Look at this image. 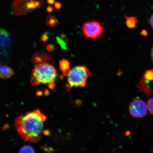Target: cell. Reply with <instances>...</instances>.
Wrapping results in <instances>:
<instances>
[{"label": "cell", "instance_id": "2e32d148", "mask_svg": "<svg viewBox=\"0 0 153 153\" xmlns=\"http://www.w3.org/2000/svg\"><path fill=\"white\" fill-rule=\"evenodd\" d=\"M147 107L149 112L153 115V97L148 101L147 102Z\"/></svg>", "mask_w": 153, "mask_h": 153}, {"label": "cell", "instance_id": "9c48e42d", "mask_svg": "<svg viewBox=\"0 0 153 153\" xmlns=\"http://www.w3.org/2000/svg\"><path fill=\"white\" fill-rule=\"evenodd\" d=\"M59 68L62 72L63 75L66 76L67 74L70 70V62L68 60L63 59L59 63Z\"/></svg>", "mask_w": 153, "mask_h": 153}, {"label": "cell", "instance_id": "e0dca14e", "mask_svg": "<svg viewBox=\"0 0 153 153\" xmlns=\"http://www.w3.org/2000/svg\"><path fill=\"white\" fill-rule=\"evenodd\" d=\"M48 36L47 34L45 33L43 34L41 36V40L44 43L46 42L48 39Z\"/></svg>", "mask_w": 153, "mask_h": 153}, {"label": "cell", "instance_id": "d6986e66", "mask_svg": "<svg viewBox=\"0 0 153 153\" xmlns=\"http://www.w3.org/2000/svg\"><path fill=\"white\" fill-rule=\"evenodd\" d=\"M54 7L55 8L57 9H60L62 7V4L59 2H56L55 3Z\"/></svg>", "mask_w": 153, "mask_h": 153}, {"label": "cell", "instance_id": "7402d4cb", "mask_svg": "<svg viewBox=\"0 0 153 153\" xmlns=\"http://www.w3.org/2000/svg\"><path fill=\"white\" fill-rule=\"evenodd\" d=\"M47 2L49 4H53L55 3V0H47Z\"/></svg>", "mask_w": 153, "mask_h": 153}, {"label": "cell", "instance_id": "5bb4252c", "mask_svg": "<svg viewBox=\"0 0 153 153\" xmlns=\"http://www.w3.org/2000/svg\"><path fill=\"white\" fill-rule=\"evenodd\" d=\"M143 78L147 81H153V69L148 70L145 71L143 75Z\"/></svg>", "mask_w": 153, "mask_h": 153}, {"label": "cell", "instance_id": "7c38bea8", "mask_svg": "<svg viewBox=\"0 0 153 153\" xmlns=\"http://www.w3.org/2000/svg\"><path fill=\"white\" fill-rule=\"evenodd\" d=\"M61 37V38L58 37H56L57 41L63 50H67L68 48L67 47L66 42V41H67V40H65L66 38L65 36L64 35V34H62Z\"/></svg>", "mask_w": 153, "mask_h": 153}, {"label": "cell", "instance_id": "7a4b0ae2", "mask_svg": "<svg viewBox=\"0 0 153 153\" xmlns=\"http://www.w3.org/2000/svg\"><path fill=\"white\" fill-rule=\"evenodd\" d=\"M57 71L53 65L47 63H37L31 75V84L37 85L41 84L53 83L57 76Z\"/></svg>", "mask_w": 153, "mask_h": 153}, {"label": "cell", "instance_id": "5b68a950", "mask_svg": "<svg viewBox=\"0 0 153 153\" xmlns=\"http://www.w3.org/2000/svg\"><path fill=\"white\" fill-rule=\"evenodd\" d=\"M147 105L144 101L136 100L130 104L129 110L130 114L135 118H141L146 115L148 111Z\"/></svg>", "mask_w": 153, "mask_h": 153}, {"label": "cell", "instance_id": "277c9868", "mask_svg": "<svg viewBox=\"0 0 153 153\" xmlns=\"http://www.w3.org/2000/svg\"><path fill=\"white\" fill-rule=\"evenodd\" d=\"M82 30L86 38L96 39L100 37L104 31L102 24L96 21H89L84 23Z\"/></svg>", "mask_w": 153, "mask_h": 153}, {"label": "cell", "instance_id": "ba28073f", "mask_svg": "<svg viewBox=\"0 0 153 153\" xmlns=\"http://www.w3.org/2000/svg\"><path fill=\"white\" fill-rule=\"evenodd\" d=\"M14 74V72L12 69L7 65L1 66V65L0 76L1 79L9 78Z\"/></svg>", "mask_w": 153, "mask_h": 153}, {"label": "cell", "instance_id": "6da1fadb", "mask_svg": "<svg viewBox=\"0 0 153 153\" xmlns=\"http://www.w3.org/2000/svg\"><path fill=\"white\" fill-rule=\"evenodd\" d=\"M45 120L46 117L37 109L19 117L15 120V126L24 140L36 143L42 138Z\"/></svg>", "mask_w": 153, "mask_h": 153}, {"label": "cell", "instance_id": "44dd1931", "mask_svg": "<svg viewBox=\"0 0 153 153\" xmlns=\"http://www.w3.org/2000/svg\"><path fill=\"white\" fill-rule=\"evenodd\" d=\"M149 22H150L151 26L153 28V14L151 16L150 18L149 19Z\"/></svg>", "mask_w": 153, "mask_h": 153}, {"label": "cell", "instance_id": "8fae6325", "mask_svg": "<svg viewBox=\"0 0 153 153\" xmlns=\"http://www.w3.org/2000/svg\"><path fill=\"white\" fill-rule=\"evenodd\" d=\"M126 19V26L129 28L132 29L136 27L137 22V19L136 17L134 16H125Z\"/></svg>", "mask_w": 153, "mask_h": 153}, {"label": "cell", "instance_id": "603a6c76", "mask_svg": "<svg viewBox=\"0 0 153 153\" xmlns=\"http://www.w3.org/2000/svg\"><path fill=\"white\" fill-rule=\"evenodd\" d=\"M148 34V32H147L146 30H143L142 31V35L144 36H146Z\"/></svg>", "mask_w": 153, "mask_h": 153}, {"label": "cell", "instance_id": "30bf717a", "mask_svg": "<svg viewBox=\"0 0 153 153\" xmlns=\"http://www.w3.org/2000/svg\"><path fill=\"white\" fill-rule=\"evenodd\" d=\"M60 24L57 19L54 16L49 14L47 17L45 24L47 26L53 27Z\"/></svg>", "mask_w": 153, "mask_h": 153}, {"label": "cell", "instance_id": "9a60e30c", "mask_svg": "<svg viewBox=\"0 0 153 153\" xmlns=\"http://www.w3.org/2000/svg\"><path fill=\"white\" fill-rule=\"evenodd\" d=\"M20 153H34V149L29 146H25L20 149Z\"/></svg>", "mask_w": 153, "mask_h": 153}, {"label": "cell", "instance_id": "ac0fdd59", "mask_svg": "<svg viewBox=\"0 0 153 153\" xmlns=\"http://www.w3.org/2000/svg\"><path fill=\"white\" fill-rule=\"evenodd\" d=\"M46 49L48 51L51 52V51L54 50V46L53 45H51V44H50V45H48L46 47Z\"/></svg>", "mask_w": 153, "mask_h": 153}, {"label": "cell", "instance_id": "3957f363", "mask_svg": "<svg viewBox=\"0 0 153 153\" xmlns=\"http://www.w3.org/2000/svg\"><path fill=\"white\" fill-rule=\"evenodd\" d=\"M91 74L89 69L85 66L74 67L69 71L67 74V87L69 89L73 87H85Z\"/></svg>", "mask_w": 153, "mask_h": 153}, {"label": "cell", "instance_id": "52a82bcc", "mask_svg": "<svg viewBox=\"0 0 153 153\" xmlns=\"http://www.w3.org/2000/svg\"><path fill=\"white\" fill-rule=\"evenodd\" d=\"M31 61L32 62L36 64L47 63L53 64L54 62L50 54L42 51H38L34 53L32 57Z\"/></svg>", "mask_w": 153, "mask_h": 153}, {"label": "cell", "instance_id": "4fadbf2b", "mask_svg": "<svg viewBox=\"0 0 153 153\" xmlns=\"http://www.w3.org/2000/svg\"><path fill=\"white\" fill-rule=\"evenodd\" d=\"M33 1V0H32L27 4L26 9H33L37 7H40V6L41 5L42 3H41V1L34 2Z\"/></svg>", "mask_w": 153, "mask_h": 153}, {"label": "cell", "instance_id": "ffe728a7", "mask_svg": "<svg viewBox=\"0 0 153 153\" xmlns=\"http://www.w3.org/2000/svg\"><path fill=\"white\" fill-rule=\"evenodd\" d=\"M53 10V7L51 6H49L47 7L46 11L48 12L51 13Z\"/></svg>", "mask_w": 153, "mask_h": 153}, {"label": "cell", "instance_id": "cb8c5ba5", "mask_svg": "<svg viewBox=\"0 0 153 153\" xmlns=\"http://www.w3.org/2000/svg\"><path fill=\"white\" fill-rule=\"evenodd\" d=\"M151 57L153 62V47L152 48V51H151Z\"/></svg>", "mask_w": 153, "mask_h": 153}, {"label": "cell", "instance_id": "8992f818", "mask_svg": "<svg viewBox=\"0 0 153 153\" xmlns=\"http://www.w3.org/2000/svg\"><path fill=\"white\" fill-rule=\"evenodd\" d=\"M0 36L1 53L5 55H8L10 51L11 47V41L9 34L7 30L1 28Z\"/></svg>", "mask_w": 153, "mask_h": 153}]
</instances>
